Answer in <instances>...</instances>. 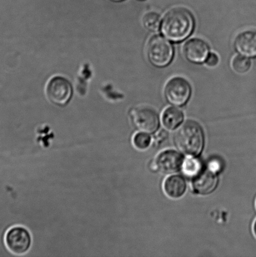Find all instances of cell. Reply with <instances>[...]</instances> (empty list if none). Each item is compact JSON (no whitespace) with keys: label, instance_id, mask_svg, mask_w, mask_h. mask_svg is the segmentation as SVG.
I'll use <instances>...</instances> for the list:
<instances>
[{"label":"cell","instance_id":"9c48e42d","mask_svg":"<svg viewBox=\"0 0 256 257\" xmlns=\"http://www.w3.org/2000/svg\"><path fill=\"white\" fill-rule=\"evenodd\" d=\"M209 51V45L199 39L188 40L183 47V54L185 59L193 64H201L205 62Z\"/></svg>","mask_w":256,"mask_h":257},{"label":"cell","instance_id":"9a60e30c","mask_svg":"<svg viewBox=\"0 0 256 257\" xmlns=\"http://www.w3.org/2000/svg\"><path fill=\"white\" fill-rule=\"evenodd\" d=\"M144 27L150 32H155L159 29L160 17L155 12H149L144 15L142 20Z\"/></svg>","mask_w":256,"mask_h":257},{"label":"cell","instance_id":"4fadbf2b","mask_svg":"<svg viewBox=\"0 0 256 257\" xmlns=\"http://www.w3.org/2000/svg\"><path fill=\"white\" fill-rule=\"evenodd\" d=\"M184 120V114L177 108L170 107L163 112L162 124L168 130L174 131L182 124Z\"/></svg>","mask_w":256,"mask_h":257},{"label":"cell","instance_id":"44dd1931","mask_svg":"<svg viewBox=\"0 0 256 257\" xmlns=\"http://www.w3.org/2000/svg\"><path fill=\"white\" fill-rule=\"evenodd\" d=\"M112 1H114V2H121V1H123V0H112Z\"/></svg>","mask_w":256,"mask_h":257},{"label":"cell","instance_id":"5bb4252c","mask_svg":"<svg viewBox=\"0 0 256 257\" xmlns=\"http://www.w3.org/2000/svg\"><path fill=\"white\" fill-rule=\"evenodd\" d=\"M202 167V163L199 159L192 156L184 161L182 170L183 173L187 177L195 178L201 173Z\"/></svg>","mask_w":256,"mask_h":257},{"label":"cell","instance_id":"d6986e66","mask_svg":"<svg viewBox=\"0 0 256 257\" xmlns=\"http://www.w3.org/2000/svg\"><path fill=\"white\" fill-rule=\"evenodd\" d=\"M219 62V58L214 53H210L205 60V64L209 67H215Z\"/></svg>","mask_w":256,"mask_h":257},{"label":"cell","instance_id":"52a82bcc","mask_svg":"<svg viewBox=\"0 0 256 257\" xmlns=\"http://www.w3.org/2000/svg\"><path fill=\"white\" fill-rule=\"evenodd\" d=\"M72 94L71 84L61 77L53 78L47 88V94L50 101L59 105H64L69 101Z\"/></svg>","mask_w":256,"mask_h":257},{"label":"cell","instance_id":"5b68a950","mask_svg":"<svg viewBox=\"0 0 256 257\" xmlns=\"http://www.w3.org/2000/svg\"><path fill=\"white\" fill-rule=\"evenodd\" d=\"M191 95V86L182 77L170 79L165 85L164 95L169 104L175 106H182L186 104Z\"/></svg>","mask_w":256,"mask_h":257},{"label":"cell","instance_id":"ffe728a7","mask_svg":"<svg viewBox=\"0 0 256 257\" xmlns=\"http://www.w3.org/2000/svg\"><path fill=\"white\" fill-rule=\"evenodd\" d=\"M253 231H254V235L256 237V220L254 223V226H253Z\"/></svg>","mask_w":256,"mask_h":257},{"label":"cell","instance_id":"277c9868","mask_svg":"<svg viewBox=\"0 0 256 257\" xmlns=\"http://www.w3.org/2000/svg\"><path fill=\"white\" fill-rule=\"evenodd\" d=\"M32 242L31 233L24 226H14L5 234V245L10 252L15 255H24L29 252Z\"/></svg>","mask_w":256,"mask_h":257},{"label":"cell","instance_id":"7a4b0ae2","mask_svg":"<svg viewBox=\"0 0 256 257\" xmlns=\"http://www.w3.org/2000/svg\"><path fill=\"white\" fill-rule=\"evenodd\" d=\"M177 148L188 156H197L204 147L205 137L201 125L194 120H187L175 134Z\"/></svg>","mask_w":256,"mask_h":257},{"label":"cell","instance_id":"8992f818","mask_svg":"<svg viewBox=\"0 0 256 257\" xmlns=\"http://www.w3.org/2000/svg\"><path fill=\"white\" fill-rule=\"evenodd\" d=\"M132 119L135 127L141 132L154 133L159 127V115L151 108L142 107L133 110Z\"/></svg>","mask_w":256,"mask_h":257},{"label":"cell","instance_id":"3957f363","mask_svg":"<svg viewBox=\"0 0 256 257\" xmlns=\"http://www.w3.org/2000/svg\"><path fill=\"white\" fill-rule=\"evenodd\" d=\"M148 59L156 67H165L171 62L174 57L173 45L165 38L155 35L148 42L146 48Z\"/></svg>","mask_w":256,"mask_h":257},{"label":"cell","instance_id":"8fae6325","mask_svg":"<svg viewBox=\"0 0 256 257\" xmlns=\"http://www.w3.org/2000/svg\"><path fill=\"white\" fill-rule=\"evenodd\" d=\"M218 178L216 173L208 170L200 173L195 177L192 182V188L195 193L200 195H208L217 188Z\"/></svg>","mask_w":256,"mask_h":257},{"label":"cell","instance_id":"2e32d148","mask_svg":"<svg viewBox=\"0 0 256 257\" xmlns=\"http://www.w3.org/2000/svg\"><path fill=\"white\" fill-rule=\"evenodd\" d=\"M133 145L139 150H145L149 148L152 138L149 133L140 132L135 134L132 139Z\"/></svg>","mask_w":256,"mask_h":257},{"label":"cell","instance_id":"6da1fadb","mask_svg":"<svg viewBox=\"0 0 256 257\" xmlns=\"http://www.w3.org/2000/svg\"><path fill=\"white\" fill-rule=\"evenodd\" d=\"M194 17L184 8L172 9L165 15L161 24L164 36L172 42H182L192 34L194 29Z\"/></svg>","mask_w":256,"mask_h":257},{"label":"cell","instance_id":"7c38bea8","mask_svg":"<svg viewBox=\"0 0 256 257\" xmlns=\"http://www.w3.org/2000/svg\"><path fill=\"white\" fill-rule=\"evenodd\" d=\"M163 187L168 197L177 200L182 198L186 193L187 185L182 176L172 175L165 180Z\"/></svg>","mask_w":256,"mask_h":257},{"label":"cell","instance_id":"30bf717a","mask_svg":"<svg viewBox=\"0 0 256 257\" xmlns=\"http://www.w3.org/2000/svg\"><path fill=\"white\" fill-rule=\"evenodd\" d=\"M234 46L240 55L247 58H255L256 31L247 30L240 33L235 39Z\"/></svg>","mask_w":256,"mask_h":257},{"label":"cell","instance_id":"e0dca14e","mask_svg":"<svg viewBox=\"0 0 256 257\" xmlns=\"http://www.w3.org/2000/svg\"><path fill=\"white\" fill-rule=\"evenodd\" d=\"M251 62L247 57L244 56L235 57L232 60V67L237 74H244L250 69Z\"/></svg>","mask_w":256,"mask_h":257},{"label":"cell","instance_id":"ac0fdd59","mask_svg":"<svg viewBox=\"0 0 256 257\" xmlns=\"http://www.w3.org/2000/svg\"><path fill=\"white\" fill-rule=\"evenodd\" d=\"M209 170L214 173H220L223 168L222 163L217 159H213L209 163Z\"/></svg>","mask_w":256,"mask_h":257},{"label":"cell","instance_id":"ba28073f","mask_svg":"<svg viewBox=\"0 0 256 257\" xmlns=\"http://www.w3.org/2000/svg\"><path fill=\"white\" fill-rule=\"evenodd\" d=\"M184 158L175 150H166L160 153L155 160L154 167L164 174H173L182 169Z\"/></svg>","mask_w":256,"mask_h":257}]
</instances>
